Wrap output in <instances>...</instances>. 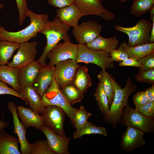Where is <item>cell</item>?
Here are the masks:
<instances>
[{"instance_id": "obj_1", "label": "cell", "mask_w": 154, "mask_h": 154, "mask_svg": "<svg viewBox=\"0 0 154 154\" xmlns=\"http://www.w3.org/2000/svg\"><path fill=\"white\" fill-rule=\"evenodd\" d=\"M27 15L30 19V23L21 30L9 31L0 26V41H8L19 44L29 41L31 39L37 36V33L43 29L48 20L49 17L47 14H37L29 9Z\"/></svg>"}, {"instance_id": "obj_2", "label": "cell", "mask_w": 154, "mask_h": 154, "mask_svg": "<svg viewBox=\"0 0 154 154\" xmlns=\"http://www.w3.org/2000/svg\"><path fill=\"white\" fill-rule=\"evenodd\" d=\"M137 89L130 77L127 79V83L123 88H121L117 82L115 86V94L107 115L104 117L107 123L115 128L121 122L124 108L129 105L128 99L129 96Z\"/></svg>"}, {"instance_id": "obj_3", "label": "cell", "mask_w": 154, "mask_h": 154, "mask_svg": "<svg viewBox=\"0 0 154 154\" xmlns=\"http://www.w3.org/2000/svg\"><path fill=\"white\" fill-rule=\"evenodd\" d=\"M70 27L61 23L55 16L51 21L48 20L38 33L45 35L46 45L37 62L41 66L47 64L46 60L48 53L61 40L70 41L68 32Z\"/></svg>"}, {"instance_id": "obj_4", "label": "cell", "mask_w": 154, "mask_h": 154, "mask_svg": "<svg viewBox=\"0 0 154 154\" xmlns=\"http://www.w3.org/2000/svg\"><path fill=\"white\" fill-rule=\"evenodd\" d=\"M152 25L150 20L141 19L132 27H125L116 25L114 28L116 31L127 34L129 38L128 46L133 47L149 42Z\"/></svg>"}, {"instance_id": "obj_5", "label": "cell", "mask_w": 154, "mask_h": 154, "mask_svg": "<svg viewBox=\"0 0 154 154\" xmlns=\"http://www.w3.org/2000/svg\"><path fill=\"white\" fill-rule=\"evenodd\" d=\"M77 45L78 53L76 61L78 63L94 64L103 70L114 68L115 65L111 61L109 53L102 50L90 49L85 44H78Z\"/></svg>"}, {"instance_id": "obj_6", "label": "cell", "mask_w": 154, "mask_h": 154, "mask_svg": "<svg viewBox=\"0 0 154 154\" xmlns=\"http://www.w3.org/2000/svg\"><path fill=\"white\" fill-rule=\"evenodd\" d=\"M121 122L123 125L133 126L146 133L154 131V117L145 115L129 105L123 109Z\"/></svg>"}, {"instance_id": "obj_7", "label": "cell", "mask_w": 154, "mask_h": 154, "mask_svg": "<svg viewBox=\"0 0 154 154\" xmlns=\"http://www.w3.org/2000/svg\"><path fill=\"white\" fill-rule=\"evenodd\" d=\"M40 114L44 124L58 135L66 136L63 129L65 115L61 108L54 105L45 106Z\"/></svg>"}, {"instance_id": "obj_8", "label": "cell", "mask_w": 154, "mask_h": 154, "mask_svg": "<svg viewBox=\"0 0 154 154\" xmlns=\"http://www.w3.org/2000/svg\"><path fill=\"white\" fill-rule=\"evenodd\" d=\"M78 53V45L66 40L58 42L47 55L50 62L48 65L55 66L58 62L69 59L76 60Z\"/></svg>"}, {"instance_id": "obj_9", "label": "cell", "mask_w": 154, "mask_h": 154, "mask_svg": "<svg viewBox=\"0 0 154 154\" xmlns=\"http://www.w3.org/2000/svg\"><path fill=\"white\" fill-rule=\"evenodd\" d=\"M38 44L36 41L20 44L17 53L7 65L20 69L34 61L37 54L36 47Z\"/></svg>"}, {"instance_id": "obj_10", "label": "cell", "mask_w": 154, "mask_h": 154, "mask_svg": "<svg viewBox=\"0 0 154 154\" xmlns=\"http://www.w3.org/2000/svg\"><path fill=\"white\" fill-rule=\"evenodd\" d=\"M55 66V79L59 87L72 84L76 69L80 66L76 60H66Z\"/></svg>"}, {"instance_id": "obj_11", "label": "cell", "mask_w": 154, "mask_h": 154, "mask_svg": "<svg viewBox=\"0 0 154 154\" xmlns=\"http://www.w3.org/2000/svg\"><path fill=\"white\" fill-rule=\"evenodd\" d=\"M75 4L82 16L94 15L107 21H112L115 18L114 14L106 9L100 0H75Z\"/></svg>"}, {"instance_id": "obj_12", "label": "cell", "mask_w": 154, "mask_h": 154, "mask_svg": "<svg viewBox=\"0 0 154 154\" xmlns=\"http://www.w3.org/2000/svg\"><path fill=\"white\" fill-rule=\"evenodd\" d=\"M102 30L101 25L97 22L89 20L82 23L76 28H74L72 33L79 44H86L100 35Z\"/></svg>"}, {"instance_id": "obj_13", "label": "cell", "mask_w": 154, "mask_h": 154, "mask_svg": "<svg viewBox=\"0 0 154 154\" xmlns=\"http://www.w3.org/2000/svg\"><path fill=\"white\" fill-rule=\"evenodd\" d=\"M127 127L122 135L120 146L125 151H132L137 148H140L145 144L143 136L146 132L133 126Z\"/></svg>"}, {"instance_id": "obj_14", "label": "cell", "mask_w": 154, "mask_h": 154, "mask_svg": "<svg viewBox=\"0 0 154 154\" xmlns=\"http://www.w3.org/2000/svg\"><path fill=\"white\" fill-rule=\"evenodd\" d=\"M7 106L11 113L14 125V133L18 137L20 144V153L30 154L31 143L27 140L26 137V130L22 122L20 121L18 116L16 104L13 101L8 103Z\"/></svg>"}, {"instance_id": "obj_15", "label": "cell", "mask_w": 154, "mask_h": 154, "mask_svg": "<svg viewBox=\"0 0 154 154\" xmlns=\"http://www.w3.org/2000/svg\"><path fill=\"white\" fill-rule=\"evenodd\" d=\"M39 130L46 136L49 146L56 154H70L68 149L70 137L58 135L44 124Z\"/></svg>"}, {"instance_id": "obj_16", "label": "cell", "mask_w": 154, "mask_h": 154, "mask_svg": "<svg viewBox=\"0 0 154 154\" xmlns=\"http://www.w3.org/2000/svg\"><path fill=\"white\" fill-rule=\"evenodd\" d=\"M55 66H41L32 86L41 98L55 78Z\"/></svg>"}, {"instance_id": "obj_17", "label": "cell", "mask_w": 154, "mask_h": 154, "mask_svg": "<svg viewBox=\"0 0 154 154\" xmlns=\"http://www.w3.org/2000/svg\"><path fill=\"white\" fill-rule=\"evenodd\" d=\"M56 16L62 23L70 27L76 28L78 26L79 19L83 16L76 5L73 4L58 9Z\"/></svg>"}, {"instance_id": "obj_18", "label": "cell", "mask_w": 154, "mask_h": 154, "mask_svg": "<svg viewBox=\"0 0 154 154\" xmlns=\"http://www.w3.org/2000/svg\"><path fill=\"white\" fill-rule=\"evenodd\" d=\"M41 66L35 60L19 69L18 74V81L21 89L32 86Z\"/></svg>"}, {"instance_id": "obj_19", "label": "cell", "mask_w": 154, "mask_h": 154, "mask_svg": "<svg viewBox=\"0 0 154 154\" xmlns=\"http://www.w3.org/2000/svg\"><path fill=\"white\" fill-rule=\"evenodd\" d=\"M17 109L18 116L26 128L31 127L39 129L44 125L42 117L30 108L19 106Z\"/></svg>"}, {"instance_id": "obj_20", "label": "cell", "mask_w": 154, "mask_h": 154, "mask_svg": "<svg viewBox=\"0 0 154 154\" xmlns=\"http://www.w3.org/2000/svg\"><path fill=\"white\" fill-rule=\"evenodd\" d=\"M119 42L116 36L105 38L100 35L92 42L85 44L90 49L102 50L109 53L112 50L117 48Z\"/></svg>"}, {"instance_id": "obj_21", "label": "cell", "mask_w": 154, "mask_h": 154, "mask_svg": "<svg viewBox=\"0 0 154 154\" xmlns=\"http://www.w3.org/2000/svg\"><path fill=\"white\" fill-rule=\"evenodd\" d=\"M18 139L9 134L4 129L0 130V154H20Z\"/></svg>"}, {"instance_id": "obj_22", "label": "cell", "mask_w": 154, "mask_h": 154, "mask_svg": "<svg viewBox=\"0 0 154 154\" xmlns=\"http://www.w3.org/2000/svg\"><path fill=\"white\" fill-rule=\"evenodd\" d=\"M20 93L23 98L27 100L29 108L37 114H40L44 108L41 98L32 86L21 89Z\"/></svg>"}, {"instance_id": "obj_23", "label": "cell", "mask_w": 154, "mask_h": 154, "mask_svg": "<svg viewBox=\"0 0 154 154\" xmlns=\"http://www.w3.org/2000/svg\"><path fill=\"white\" fill-rule=\"evenodd\" d=\"M19 69L7 65H0V81L8 84L14 90L20 92L21 89L18 81V74Z\"/></svg>"}, {"instance_id": "obj_24", "label": "cell", "mask_w": 154, "mask_h": 154, "mask_svg": "<svg viewBox=\"0 0 154 154\" xmlns=\"http://www.w3.org/2000/svg\"><path fill=\"white\" fill-rule=\"evenodd\" d=\"M120 46L122 49L128 54L129 57H133L137 60L154 52V42H149L130 47L124 41L121 43Z\"/></svg>"}, {"instance_id": "obj_25", "label": "cell", "mask_w": 154, "mask_h": 154, "mask_svg": "<svg viewBox=\"0 0 154 154\" xmlns=\"http://www.w3.org/2000/svg\"><path fill=\"white\" fill-rule=\"evenodd\" d=\"M73 84L84 94L92 84L87 67L80 65L77 68Z\"/></svg>"}, {"instance_id": "obj_26", "label": "cell", "mask_w": 154, "mask_h": 154, "mask_svg": "<svg viewBox=\"0 0 154 154\" xmlns=\"http://www.w3.org/2000/svg\"><path fill=\"white\" fill-rule=\"evenodd\" d=\"M98 78L103 84L110 106L114 96L115 86L117 82L112 75L106 72V70L102 69L98 75Z\"/></svg>"}, {"instance_id": "obj_27", "label": "cell", "mask_w": 154, "mask_h": 154, "mask_svg": "<svg viewBox=\"0 0 154 154\" xmlns=\"http://www.w3.org/2000/svg\"><path fill=\"white\" fill-rule=\"evenodd\" d=\"M94 95L97 102V105L99 109L104 117H105L109 112L110 106L103 84L100 81L97 84Z\"/></svg>"}, {"instance_id": "obj_28", "label": "cell", "mask_w": 154, "mask_h": 154, "mask_svg": "<svg viewBox=\"0 0 154 154\" xmlns=\"http://www.w3.org/2000/svg\"><path fill=\"white\" fill-rule=\"evenodd\" d=\"M19 44L8 41H0V65L7 64Z\"/></svg>"}, {"instance_id": "obj_29", "label": "cell", "mask_w": 154, "mask_h": 154, "mask_svg": "<svg viewBox=\"0 0 154 154\" xmlns=\"http://www.w3.org/2000/svg\"><path fill=\"white\" fill-rule=\"evenodd\" d=\"M58 87L54 78L41 97L42 102L44 107L51 105L58 106L57 94V89Z\"/></svg>"}, {"instance_id": "obj_30", "label": "cell", "mask_w": 154, "mask_h": 154, "mask_svg": "<svg viewBox=\"0 0 154 154\" xmlns=\"http://www.w3.org/2000/svg\"><path fill=\"white\" fill-rule=\"evenodd\" d=\"M60 88L62 94L71 106L80 102L84 98V94L73 84Z\"/></svg>"}, {"instance_id": "obj_31", "label": "cell", "mask_w": 154, "mask_h": 154, "mask_svg": "<svg viewBox=\"0 0 154 154\" xmlns=\"http://www.w3.org/2000/svg\"><path fill=\"white\" fill-rule=\"evenodd\" d=\"M154 5V0H133L129 13L135 17H138L149 11Z\"/></svg>"}, {"instance_id": "obj_32", "label": "cell", "mask_w": 154, "mask_h": 154, "mask_svg": "<svg viewBox=\"0 0 154 154\" xmlns=\"http://www.w3.org/2000/svg\"><path fill=\"white\" fill-rule=\"evenodd\" d=\"M94 134H100L104 136L108 135L106 129L104 127H98L88 122L80 129L74 132L73 137L76 139L84 135Z\"/></svg>"}, {"instance_id": "obj_33", "label": "cell", "mask_w": 154, "mask_h": 154, "mask_svg": "<svg viewBox=\"0 0 154 154\" xmlns=\"http://www.w3.org/2000/svg\"><path fill=\"white\" fill-rule=\"evenodd\" d=\"M58 100V106L69 117L73 126L74 125V117L76 109L74 108L70 104L61 92L59 87L57 89Z\"/></svg>"}, {"instance_id": "obj_34", "label": "cell", "mask_w": 154, "mask_h": 154, "mask_svg": "<svg viewBox=\"0 0 154 154\" xmlns=\"http://www.w3.org/2000/svg\"><path fill=\"white\" fill-rule=\"evenodd\" d=\"M91 114L87 112L83 106L76 109L74 116L73 125L76 130L80 129L88 122V119Z\"/></svg>"}, {"instance_id": "obj_35", "label": "cell", "mask_w": 154, "mask_h": 154, "mask_svg": "<svg viewBox=\"0 0 154 154\" xmlns=\"http://www.w3.org/2000/svg\"><path fill=\"white\" fill-rule=\"evenodd\" d=\"M30 154H56L47 140H38L31 143Z\"/></svg>"}, {"instance_id": "obj_36", "label": "cell", "mask_w": 154, "mask_h": 154, "mask_svg": "<svg viewBox=\"0 0 154 154\" xmlns=\"http://www.w3.org/2000/svg\"><path fill=\"white\" fill-rule=\"evenodd\" d=\"M135 78L139 82L153 84L154 83V68L139 71Z\"/></svg>"}, {"instance_id": "obj_37", "label": "cell", "mask_w": 154, "mask_h": 154, "mask_svg": "<svg viewBox=\"0 0 154 154\" xmlns=\"http://www.w3.org/2000/svg\"><path fill=\"white\" fill-rule=\"evenodd\" d=\"M19 12V23L20 26L23 25L26 17L27 13L29 10L26 0H15Z\"/></svg>"}, {"instance_id": "obj_38", "label": "cell", "mask_w": 154, "mask_h": 154, "mask_svg": "<svg viewBox=\"0 0 154 154\" xmlns=\"http://www.w3.org/2000/svg\"><path fill=\"white\" fill-rule=\"evenodd\" d=\"M142 66L139 71L154 68V52H152L138 60Z\"/></svg>"}, {"instance_id": "obj_39", "label": "cell", "mask_w": 154, "mask_h": 154, "mask_svg": "<svg viewBox=\"0 0 154 154\" xmlns=\"http://www.w3.org/2000/svg\"><path fill=\"white\" fill-rule=\"evenodd\" d=\"M109 53L111 61L113 62H120L129 57L120 45L118 49L112 50Z\"/></svg>"}, {"instance_id": "obj_40", "label": "cell", "mask_w": 154, "mask_h": 154, "mask_svg": "<svg viewBox=\"0 0 154 154\" xmlns=\"http://www.w3.org/2000/svg\"><path fill=\"white\" fill-rule=\"evenodd\" d=\"M2 94L12 95L21 99L27 103H28L27 101L23 98L20 92L15 90L8 87L6 84L0 81V95Z\"/></svg>"}, {"instance_id": "obj_41", "label": "cell", "mask_w": 154, "mask_h": 154, "mask_svg": "<svg viewBox=\"0 0 154 154\" xmlns=\"http://www.w3.org/2000/svg\"><path fill=\"white\" fill-rule=\"evenodd\" d=\"M135 108L140 107L149 101L145 91H140L134 95L132 98Z\"/></svg>"}, {"instance_id": "obj_42", "label": "cell", "mask_w": 154, "mask_h": 154, "mask_svg": "<svg viewBox=\"0 0 154 154\" xmlns=\"http://www.w3.org/2000/svg\"><path fill=\"white\" fill-rule=\"evenodd\" d=\"M135 109L144 115L154 117V102H149L145 105Z\"/></svg>"}, {"instance_id": "obj_43", "label": "cell", "mask_w": 154, "mask_h": 154, "mask_svg": "<svg viewBox=\"0 0 154 154\" xmlns=\"http://www.w3.org/2000/svg\"><path fill=\"white\" fill-rule=\"evenodd\" d=\"M47 1L52 6L58 8L75 3V0H48Z\"/></svg>"}, {"instance_id": "obj_44", "label": "cell", "mask_w": 154, "mask_h": 154, "mask_svg": "<svg viewBox=\"0 0 154 154\" xmlns=\"http://www.w3.org/2000/svg\"><path fill=\"white\" fill-rule=\"evenodd\" d=\"M120 66H131L142 68V66L138 60L133 57H129L123 61L119 62Z\"/></svg>"}, {"instance_id": "obj_45", "label": "cell", "mask_w": 154, "mask_h": 154, "mask_svg": "<svg viewBox=\"0 0 154 154\" xmlns=\"http://www.w3.org/2000/svg\"><path fill=\"white\" fill-rule=\"evenodd\" d=\"M149 101L154 102V84L145 90V91Z\"/></svg>"}, {"instance_id": "obj_46", "label": "cell", "mask_w": 154, "mask_h": 154, "mask_svg": "<svg viewBox=\"0 0 154 154\" xmlns=\"http://www.w3.org/2000/svg\"><path fill=\"white\" fill-rule=\"evenodd\" d=\"M152 25L150 33V38L149 40V43H153L154 42V16L152 18Z\"/></svg>"}, {"instance_id": "obj_47", "label": "cell", "mask_w": 154, "mask_h": 154, "mask_svg": "<svg viewBox=\"0 0 154 154\" xmlns=\"http://www.w3.org/2000/svg\"><path fill=\"white\" fill-rule=\"evenodd\" d=\"M9 125L8 122L4 120L3 119L0 121V130L7 128Z\"/></svg>"}, {"instance_id": "obj_48", "label": "cell", "mask_w": 154, "mask_h": 154, "mask_svg": "<svg viewBox=\"0 0 154 154\" xmlns=\"http://www.w3.org/2000/svg\"><path fill=\"white\" fill-rule=\"evenodd\" d=\"M150 14V21L151 20L152 18L154 16V5H153L149 10Z\"/></svg>"}, {"instance_id": "obj_49", "label": "cell", "mask_w": 154, "mask_h": 154, "mask_svg": "<svg viewBox=\"0 0 154 154\" xmlns=\"http://www.w3.org/2000/svg\"><path fill=\"white\" fill-rule=\"evenodd\" d=\"M4 7V4L0 2V10L3 9Z\"/></svg>"}, {"instance_id": "obj_50", "label": "cell", "mask_w": 154, "mask_h": 154, "mask_svg": "<svg viewBox=\"0 0 154 154\" xmlns=\"http://www.w3.org/2000/svg\"><path fill=\"white\" fill-rule=\"evenodd\" d=\"M118 0L121 2H125L127 1V0Z\"/></svg>"}, {"instance_id": "obj_51", "label": "cell", "mask_w": 154, "mask_h": 154, "mask_svg": "<svg viewBox=\"0 0 154 154\" xmlns=\"http://www.w3.org/2000/svg\"><path fill=\"white\" fill-rule=\"evenodd\" d=\"M101 2H102L105 0H100Z\"/></svg>"}, {"instance_id": "obj_52", "label": "cell", "mask_w": 154, "mask_h": 154, "mask_svg": "<svg viewBox=\"0 0 154 154\" xmlns=\"http://www.w3.org/2000/svg\"></svg>"}]
</instances>
